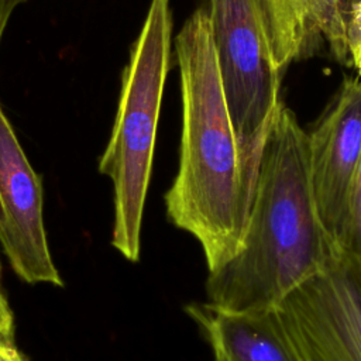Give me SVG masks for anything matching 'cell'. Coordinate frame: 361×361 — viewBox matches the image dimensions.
<instances>
[{
	"instance_id": "52a82bcc",
	"label": "cell",
	"mask_w": 361,
	"mask_h": 361,
	"mask_svg": "<svg viewBox=\"0 0 361 361\" xmlns=\"http://www.w3.org/2000/svg\"><path fill=\"white\" fill-rule=\"evenodd\" d=\"M309 134L310 176L320 219L338 244L361 154V79H345ZM340 247V245H338Z\"/></svg>"
},
{
	"instance_id": "277c9868",
	"label": "cell",
	"mask_w": 361,
	"mask_h": 361,
	"mask_svg": "<svg viewBox=\"0 0 361 361\" xmlns=\"http://www.w3.org/2000/svg\"><path fill=\"white\" fill-rule=\"evenodd\" d=\"M207 11L244 182L252 200L265 140L282 103V71L274 62L255 0H209Z\"/></svg>"
},
{
	"instance_id": "2e32d148",
	"label": "cell",
	"mask_w": 361,
	"mask_h": 361,
	"mask_svg": "<svg viewBox=\"0 0 361 361\" xmlns=\"http://www.w3.org/2000/svg\"><path fill=\"white\" fill-rule=\"evenodd\" d=\"M351 63L357 68V71H358V73H360V76H361V48H360V49L357 51V54L353 56Z\"/></svg>"
},
{
	"instance_id": "9c48e42d",
	"label": "cell",
	"mask_w": 361,
	"mask_h": 361,
	"mask_svg": "<svg viewBox=\"0 0 361 361\" xmlns=\"http://www.w3.org/2000/svg\"><path fill=\"white\" fill-rule=\"evenodd\" d=\"M279 71L327 42L340 62H351L347 27L337 0H255Z\"/></svg>"
},
{
	"instance_id": "7c38bea8",
	"label": "cell",
	"mask_w": 361,
	"mask_h": 361,
	"mask_svg": "<svg viewBox=\"0 0 361 361\" xmlns=\"http://www.w3.org/2000/svg\"><path fill=\"white\" fill-rule=\"evenodd\" d=\"M347 39L350 58L353 59V56L361 48V6L357 8L351 20L347 23Z\"/></svg>"
},
{
	"instance_id": "ba28073f",
	"label": "cell",
	"mask_w": 361,
	"mask_h": 361,
	"mask_svg": "<svg viewBox=\"0 0 361 361\" xmlns=\"http://www.w3.org/2000/svg\"><path fill=\"white\" fill-rule=\"evenodd\" d=\"M185 310L210 344L214 361H305L278 306L230 310L207 300Z\"/></svg>"
},
{
	"instance_id": "7a4b0ae2",
	"label": "cell",
	"mask_w": 361,
	"mask_h": 361,
	"mask_svg": "<svg viewBox=\"0 0 361 361\" xmlns=\"http://www.w3.org/2000/svg\"><path fill=\"white\" fill-rule=\"evenodd\" d=\"M180 73L179 169L165 193L166 216L202 245L214 271L241 248L251 210L209 11L196 8L175 37Z\"/></svg>"
},
{
	"instance_id": "5bb4252c",
	"label": "cell",
	"mask_w": 361,
	"mask_h": 361,
	"mask_svg": "<svg viewBox=\"0 0 361 361\" xmlns=\"http://www.w3.org/2000/svg\"><path fill=\"white\" fill-rule=\"evenodd\" d=\"M25 0H0V41L13 11Z\"/></svg>"
},
{
	"instance_id": "3957f363",
	"label": "cell",
	"mask_w": 361,
	"mask_h": 361,
	"mask_svg": "<svg viewBox=\"0 0 361 361\" xmlns=\"http://www.w3.org/2000/svg\"><path fill=\"white\" fill-rule=\"evenodd\" d=\"M169 0H151L123 72L121 93L99 172L113 182V247L138 261L144 203L172 42Z\"/></svg>"
},
{
	"instance_id": "9a60e30c",
	"label": "cell",
	"mask_w": 361,
	"mask_h": 361,
	"mask_svg": "<svg viewBox=\"0 0 361 361\" xmlns=\"http://www.w3.org/2000/svg\"><path fill=\"white\" fill-rule=\"evenodd\" d=\"M337 6L347 27V23L351 20L357 8L361 6V0H337Z\"/></svg>"
},
{
	"instance_id": "4fadbf2b",
	"label": "cell",
	"mask_w": 361,
	"mask_h": 361,
	"mask_svg": "<svg viewBox=\"0 0 361 361\" xmlns=\"http://www.w3.org/2000/svg\"><path fill=\"white\" fill-rule=\"evenodd\" d=\"M0 361H27V358L14 345L13 338L0 334Z\"/></svg>"
},
{
	"instance_id": "8992f818",
	"label": "cell",
	"mask_w": 361,
	"mask_h": 361,
	"mask_svg": "<svg viewBox=\"0 0 361 361\" xmlns=\"http://www.w3.org/2000/svg\"><path fill=\"white\" fill-rule=\"evenodd\" d=\"M42 185L0 106V245L27 283L63 286L44 226Z\"/></svg>"
},
{
	"instance_id": "30bf717a",
	"label": "cell",
	"mask_w": 361,
	"mask_h": 361,
	"mask_svg": "<svg viewBox=\"0 0 361 361\" xmlns=\"http://www.w3.org/2000/svg\"><path fill=\"white\" fill-rule=\"evenodd\" d=\"M338 245L343 251L361 258V154L351 182Z\"/></svg>"
},
{
	"instance_id": "5b68a950",
	"label": "cell",
	"mask_w": 361,
	"mask_h": 361,
	"mask_svg": "<svg viewBox=\"0 0 361 361\" xmlns=\"http://www.w3.org/2000/svg\"><path fill=\"white\" fill-rule=\"evenodd\" d=\"M276 306L305 361H361V258L340 250Z\"/></svg>"
},
{
	"instance_id": "6da1fadb",
	"label": "cell",
	"mask_w": 361,
	"mask_h": 361,
	"mask_svg": "<svg viewBox=\"0 0 361 361\" xmlns=\"http://www.w3.org/2000/svg\"><path fill=\"white\" fill-rule=\"evenodd\" d=\"M340 250L317 210L309 134L281 103L262 149L241 248L209 272L207 299L230 310L276 306L330 267Z\"/></svg>"
},
{
	"instance_id": "8fae6325",
	"label": "cell",
	"mask_w": 361,
	"mask_h": 361,
	"mask_svg": "<svg viewBox=\"0 0 361 361\" xmlns=\"http://www.w3.org/2000/svg\"><path fill=\"white\" fill-rule=\"evenodd\" d=\"M3 269H1V261H0V334L13 338L14 336V316L13 310L8 305L4 288H3Z\"/></svg>"
}]
</instances>
